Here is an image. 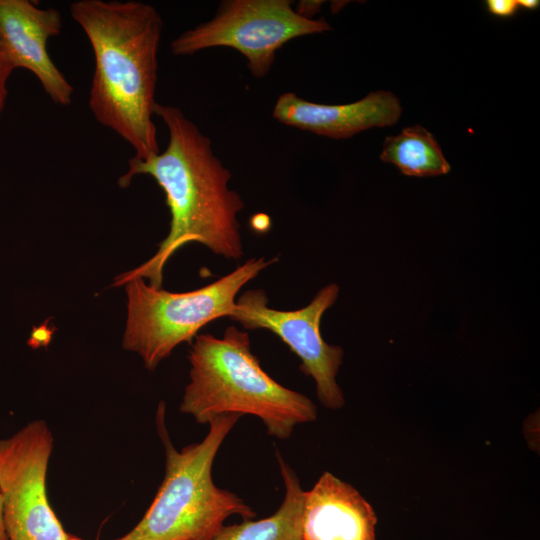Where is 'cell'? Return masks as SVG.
<instances>
[{"label": "cell", "mask_w": 540, "mask_h": 540, "mask_svg": "<svg viewBox=\"0 0 540 540\" xmlns=\"http://www.w3.org/2000/svg\"><path fill=\"white\" fill-rule=\"evenodd\" d=\"M154 114L168 129L166 149L144 159L131 157L118 183L124 188L136 175L152 177L165 194L169 233L149 260L117 276L115 286L142 278L161 288L166 263L190 242L226 259L239 260L244 254L237 215L245 204L229 188L231 172L215 155L210 138L176 106L157 103Z\"/></svg>", "instance_id": "6da1fadb"}, {"label": "cell", "mask_w": 540, "mask_h": 540, "mask_svg": "<svg viewBox=\"0 0 540 540\" xmlns=\"http://www.w3.org/2000/svg\"><path fill=\"white\" fill-rule=\"evenodd\" d=\"M71 15L85 32L95 59L89 108L96 120L135 150L158 154L153 121L163 20L141 1L78 0Z\"/></svg>", "instance_id": "7a4b0ae2"}, {"label": "cell", "mask_w": 540, "mask_h": 540, "mask_svg": "<svg viewBox=\"0 0 540 540\" xmlns=\"http://www.w3.org/2000/svg\"><path fill=\"white\" fill-rule=\"evenodd\" d=\"M189 378L180 411L198 424L218 415L258 417L267 433L288 439L294 428L317 419V406L263 370L251 351L249 334L229 326L223 337L199 334L189 351Z\"/></svg>", "instance_id": "3957f363"}, {"label": "cell", "mask_w": 540, "mask_h": 540, "mask_svg": "<svg viewBox=\"0 0 540 540\" xmlns=\"http://www.w3.org/2000/svg\"><path fill=\"white\" fill-rule=\"evenodd\" d=\"M240 417L232 413L213 417L201 442L178 451L167 432L161 402L156 425L165 449V475L143 518L115 540H212L228 517L253 519L256 513L249 505L212 479L216 454Z\"/></svg>", "instance_id": "277c9868"}, {"label": "cell", "mask_w": 540, "mask_h": 540, "mask_svg": "<svg viewBox=\"0 0 540 540\" xmlns=\"http://www.w3.org/2000/svg\"><path fill=\"white\" fill-rule=\"evenodd\" d=\"M251 258L231 273L188 292H169L133 278L125 286L127 319L123 348L137 353L154 370L183 342H191L206 324L232 313L241 288L277 262Z\"/></svg>", "instance_id": "5b68a950"}, {"label": "cell", "mask_w": 540, "mask_h": 540, "mask_svg": "<svg viewBox=\"0 0 540 540\" xmlns=\"http://www.w3.org/2000/svg\"><path fill=\"white\" fill-rule=\"evenodd\" d=\"M290 0H224L213 18L186 30L170 44L176 56L213 47H229L247 60L253 77L271 70L277 51L292 39L331 29L323 19H307Z\"/></svg>", "instance_id": "8992f818"}, {"label": "cell", "mask_w": 540, "mask_h": 540, "mask_svg": "<svg viewBox=\"0 0 540 540\" xmlns=\"http://www.w3.org/2000/svg\"><path fill=\"white\" fill-rule=\"evenodd\" d=\"M340 287L331 283L321 288L310 303L296 310H278L268 306L263 289H251L237 297L228 317L245 329H266L274 333L300 359L301 372L315 381L321 404L332 410L345 405L337 375L344 350L328 344L321 335L323 314L337 300Z\"/></svg>", "instance_id": "52a82bcc"}, {"label": "cell", "mask_w": 540, "mask_h": 540, "mask_svg": "<svg viewBox=\"0 0 540 540\" xmlns=\"http://www.w3.org/2000/svg\"><path fill=\"white\" fill-rule=\"evenodd\" d=\"M53 436L43 420L0 440V494L8 540H68L46 493Z\"/></svg>", "instance_id": "ba28073f"}, {"label": "cell", "mask_w": 540, "mask_h": 540, "mask_svg": "<svg viewBox=\"0 0 540 540\" xmlns=\"http://www.w3.org/2000/svg\"><path fill=\"white\" fill-rule=\"evenodd\" d=\"M62 28L61 13L30 0H0V43L13 67L33 73L50 99L62 106L72 101L73 87L47 50Z\"/></svg>", "instance_id": "9c48e42d"}, {"label": "cell", "mask_w": 540, "mask_h": 540, "mask_svg": "<svg viewBox=\"0 0 540 540\" xmlns=\"http://www.w3.org/2000/svg\"><path fill=\"white\" fill-rule=\"evenodd\" d=\"M402 114L399 99L391 92H371L349 104H320L294 92L281 94L272 117L278 122L332 139H347L373 127L395 125Z\"/></svg>", "instance_id": "30bf717a"}, {"label": "cell", "mask_w": 540, "mask_h": 540, "mask_svg": "<svg viewBox=\"0 0 540 540\" xmlns=\"http://www.w3.org/2000/svg\"><path fill=\"white\" fill-rule=\"evenodd\" d=\"M377 522L361 493L329 471L304 492L302 540H377Z\"/></svg>", "instance_id": "8fae6325"}, {"label": "cell", "mask_w": 540, "mask_h": 540, "mask_svg": "<svg viewBox=\"0 0 540 540\" xmlns=\"http://www.w3.org/2000/svg\"><path fill=\"white\" fill-rule=\"evenodd\" d=\"M276 458L285 487L280 507L260 520L242 519L240 523L223 525L212 540H302L305 491L278 450Z\"/></svg>", "instance_id": "7c38bea8"}, {"label": "cell", "mask_w": 540, "mask_h": 540, "mask_svg": "<svg viewBox=\"0 0 540 540\" xmlns=\"http://www.w3.org/2000/svg\"><path fill=\"white\" fill-rule=\"evenodd\" d=\"M380 159L407 176L434 177L451 170L437 140L421 125L405 127L398 135L386 137Z\"/></svg>", "instance_id": "4fadbf2b"}, {"label": "cell", "mask_w": 540, "mask_h": 540, "mask_svg": "<svg viewBox=\"0 0 540 540\" xmlns=\"http://www.w3.org/2000/svg\"><path fill=\"white\" fill-rule=\"evenodd\" d=\"M14 70L15 68L0 43V118L5 108L8 94L7 82Z\"/></svg>", "instance_id": "5bb4252c"}, {"label": "cell", "mask_w": 540, "mask_h": 540, "mask_svg": "<svg viewBox=\"0 0 540 540\" xmlns=\"http://www.w3.org/2000/svg\"><path fill=\"white\" fill-rule=\"evenodd\" d=\"M485 3L487 11L500 18L513 16L519 8L517 0H487Z\"/></svg>", "instance_id": "9a60e30c"}, {"label": "cell", "mask_w": 540, "mask_h": 540, "mask_svg": "<svg viewBox=\"0 0 540 540\" xmlns=\"http://www.w3.org/2000/svg\"><path fill=\"white\" fill-rule=\"evenodd\" d=\"M323 1H300L294 9L300 16L312 19L321 8Z\"/></svg>", "instance_id": "2e32d148"}, {"label": "cell", "mask_w": 540, "mask_h": 540, "mask_svg": "<svg viewBox=\"0 0 540 540\" xmlns=\"http://www.w3.org/2000/svg\"><path fill=\"white\" fill-rule=\"evenodd\" d=\"M518 7L525 10H536L540 6L538 0H517Z\"/></svg>", "instance_id": "e0dca14e"}, {"label": "cell", "mask_w": 540, "mask_h": 540, "mask_svg": "<svg viewBox=\"0 0 540 540\" xmlns=\"http://www.w3.org/2000/svg\"><path fill=\"white\" fill-rule=\"evenodd\" d=\"M0 540H8L4 525V518H3V504H2V498L0 494Z\"/></svg>", "instance_id": "ac0fdd59"}, {"label": "cell", "mask_w": 540, "mask_h": 540, "mask_svg": "<svg viewBox=\"0 0 540 540\" xmlns=\"http://www.w3.org/2000/svg\"><path fill=\"white\" fill-rule=\"evenodd\" d=\"M68 540H84V539H81V538H79L77 536L69 534V539Z\"/></svg>", "instance_id": "d6986e66"}]
</instances>
